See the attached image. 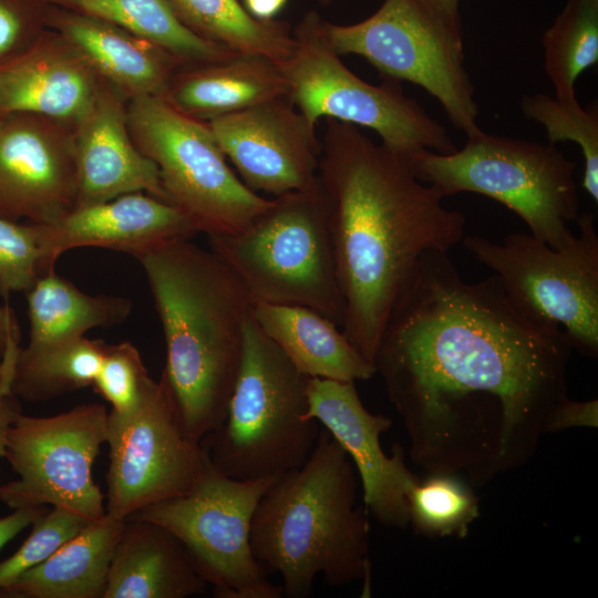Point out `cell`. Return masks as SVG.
<instances>
[{"mask_svg": "<svg viewBox=\"0 0 598 598\" xmlns=\"http://www.w3.org/2000/svg\"><path fill=\"white\" fill-rule=\"evenodd\" d=\"M125 522L105 513L43 563L0 590L1 598H103Z\"/></svg>", "mask_w": 598, "mask_h": 598, "instance_id": "25", "label": "cell"}, {"mask_svg": "<svg viewBox=\"0 0 598 598\" xmlns=\"http://www.w3.org/2000/svg\"><path fill=\"white\" fill-rule=\"evenodd\" d=\"M307 417L316 420L341 445L361 482L363 505L385 526L409 525V494L420 481L404 462L401 445L388 456L380 437L391 419L369 412L354 382L309 378Z\"/></svg>", "mask_w": 598, "mask_h": 598, "instance_id": "17", "label": "cell"}, {"mask_svg": "<svg viewBox=\"0 0 598 598\" xmlns=\"http://www.w3.org/2000/svg\"><path fill=\"white\" fill-rule=\"evenodd\" d=\"M251 315L262 331L308 378L368 380L375 368L338 326L319 311L297 305L254 302Z\"/></svg>", "mask_w": 598, "mask_h": 598, "instance_id": "24", "label": "cell"}, {"mask_svg": "<svg viewBox=\"0 0 598 598\" xmlns=\"http://www.w3.org/2000/svg\"><path fill=\"white\" fill-rule=\"evenodd\" d=\"M128 101L135 145L156 165L168 203L198 233L234 234L267 208L270 199L240 181L205 121L178 111L163 94Z\"/></svg>", "mask_w": 598, "mask_h": 598, "instance_id": "9", "label": "cell"}, {"mask_svg": "<svg viewBox=\"0 0 598 598\" xmlns=\"http://www.w3.org/2000/svg\"><path fill=\"white\" fill-rule=\"evenodd\" d=\"M542 45L555 96L575 97L577 79L598 61V0H567Z\"/></svg>", "mask_w": 598, "mask_h": 598, "instance_id": "30", "label": "cell"}, {"mask_svg": "<svg viewBox=\"0 0 598 598\" xmlns=\"http://www.w3.org/2000/svg\"><path fill=\"white\" fill-rule=\"evenodd\" d=\"M106 343L84 337L43 346L20 347L11 393L28 402H41L93 384Z\"/></svg>", "mask_w": 598, "mask_h": 598, "instance_id": "29", "label": "cell"}, {"mask_svg": "<svg viewBox=\"0 0 598 598\" xmlns=\"http://www.w3.org/2000/svg\"><path fill=\"white\" fill-rule=\"evenodd\" d=\"M523 114L546 131L549 144L574 142L581 151L585 169L581 185L598 202V111L582 107L575 97L563 99L544 93L526 95Z\"/></svg>", "mask_w": 598, "mask_h": 598, "instance_id": "32", "label": "cell"}, {"mask_svg": "<svg viewBox=\"0 0 598 598\" xmlns=\"http://www.w3.org/2000/svg\"><path fill=\"white\" fill-rule=\"evenodd\" d=\"M47 512L45 506L13 509V513L0 518V549L21 530Z\"/></svg>", "mask_w": 598, "mask_h": 598, "instance_id": "39", "label": "cell"}, {"mask_svg": "<svg viewBox=\"0 0 598 598\" xmlns=\"http://www.w3.org/2000/svg\"><path fill=\"white\" fill-rule=\"evenodd\" d=\"M168 52L184 65L212 62L236 53L207 41L177 16L171 0H60Z\"/></svg>", "mask_w": 598, "mask_h": 598, "instance_id": "27", "label": "cell"}, {"mask_svg": "<svg viewBox=\"0 0 598 598\" xmlns=\"http://www.w3.org/2000/svg\"><path fill=\"white\" fill-rule=\"evenodd\" d=\"M571 351L565 332L530 320L496 276L467 282L447 251L429 250L373 364L412 462L484 486L536 453L548 416L567 398Z\"/></svg>", "mask_w": 598, "mask_h": 598, "instance_id": "1", "label": "cell"}, {"mask_svg": "<svg viewBox=\"0 0 598 598\" xmlns=\"http://www.w3.org/2000/svg\"><path fill=\"white\" fill-rule=\"evenodd\" d=\"M163 95L178 111L206 122L287 97L288 85L276 62L236 53L223 60L181 66Z\"/></svg>", "mask_w": 598, "mask_h": 598, "instance_id": "22", "label": "cell"}, {"mask_svg": "<svg viewBox=\"0 0 598 598\" xmlns=\"http://www.w3.org/2000/svg\"><path fill=\"white\" fill-rule=\"evenodd\" d=\"M292 34L293 51L278 65L287 81L288 100L313 130L322 117L367 127L381 137V144L403 156L422 150L440 154L457 150L445 127L408 97L399 82L375 85L350 71L317 12H307Z\"/></svg>", "mask_w": 598, "mask_h": 598, "instance_id": "8", "label": "cell"}, {"mask_svg": "<svg viewBox=\"0 0 598 598\" xmlns=\"http://www.w3.org/2000/svg\"><path fill=\"white\" fill-rule=\"evenodd\" d=\"M286 3L287 0H244L246 10L259 20H272Z\"/></svg>", "mask_w": 598, "mask_h": 598, "instance_id": "42", "label": "cell"}, {"mask_svg": "<svg viewBox=\"0 0 598 598\" xmlns=\"http://www.w3.org/2000/svg\"><path fill=\"white\" fill-rule=\"evenodd\" d=\"M274 478L236 480L213 463L188 493L147 506L130 518L172 532L219 598H279L254 557L250 529L259 499Z\"/></svg>", "mask_w": 598, "mask_h": 598, "instance_id": "12", "label": "cell"}, {"mask_svg": "<svg viewBox=\"0 0 598 598\" xmlns=\"http://www.w3.org/2000/svg\"><path fill=\"white\" fill-rule=\"evenodd\" d=\"M32 40L28 37L20 10L10 0H0V63L24 49Z\"/></svg>", "mask_w": 598, "mask_h": 598, "instance_id": "37", "label": "cell"}, {"mask_svg": "<svg viewBox=\"0 0 598 598\" xmlns=\"http://www.w3.org/2000/svg\"><path fill=\"white\" fill-rule=\"evenodd\" d=\"M106 514L126 520L141 509L182 496L210 466L202 445L183 432L161 381H152L140 408L107 414Z\"/></svg>", "mask_w": 598, "mask_h": 598, "instance_id": "14", "label": "cell"}, {"mask_svg": "<svg viewBox=\"0 0 598 598\" xmlns=\"http://www.w3.org/2000/svg\"><path fill=\"white\" fill-rule=\"evenodd\" d=\"M10 393H11L10 386L7 383L4 372H3V368H2V364L0 362V396L6 395V394H10Z\"/></svg>", "mask_w": 598, "mask_h": 598, "instance_id": "43", "label": "cell"}, {"mask_svg": "<svg viewBox=\"0 0 598 598\" xmlns=\"http://www.w3.org/2000/svg\"><path fill=\"white\" fill-rule=\"evenodd\" d=\"M322 4H329L333 2L334 0H319Z\"/></svg>", "mask_w": 598, "mask_h": 598, "instance_id": "44", "label": "cell"}, {"mask_svg": "<svg viewBox=\"0 0 598 598\" xmlns=\"http://www.w3.org/2000/svg\"><path fill=\"white\" fill-rule=\"evenodd\" d=\"M91 522L60 506L38 517L32 530L20 548L0 563V590L10 586L24 571L43 563L62 545Z\"/></svg>", "mask_w": 598, "mask_h": 598, "instance_id": "34", "label": "cell"}, {"mask_svg": "<svg viewBox=\"0 0 598 598\" xmlns=\"http://www.w3.org/2000/svg\"><path fill=\"white\" fill-rule=\"evenodd\" d=\"M104 83L61 34L39 37L0 63V116L32 113L73 128Z\"/></svg>", "mask_w": 598, "mask_h": 598, "instance_id": "20", "label": "cell"}, {"mask_svg": "<svg viewBox=\"0 0 598 598\" xmlns=\"http://www.w3.org/2000/svg\"><path fill=\"white\" fill-rule=\"evenodd\" d=\"M73 128L32 113L0 116V217L52 224L76 206Z\"/></svg>", "mask_w": 598, "mask_h": 598, "instance_id": "15", "label": "cell"}, {"mask_svg": "<svg viewBox=\"0 0 598 598\" xmlns=\"http://www.w3.org/2000/svg\"><path fill=\"white\" fill-rule=\"evenodd\" d=\"M41 276V248L35 223L0 217V295L27 292Z\"/></svg>", "mask_w": 598, "mask_h": 598, "instance_id": "35", "label": "cell"}, {"mask_svg": "<svg viewBox=\"0 0 598 598\" xmlns=\"http://www.w3.org/2000/svg\"><path fill=\"white\" fill-rule=\"evenodd\" d=\"M152 381L137 348L124 341L106 344L92 386L111 404V412L128 415L140 408Z\"/></svg>", "mask_w": 598, "mask_h": 598, "instance_id": "33", "label": "cell"}, {"mask_svg": "<svg viewBox=\"0 0 598 598\" xmlns=\"http://www.w3.org/2000/svg\"><path fill=\"white\" fill-rule=\"evenodd\" d=\"M29 317L28 346L84 337L94 328H110L125 321L132 301L115 295H89L55 270L40 276L25 292Z\"/></svg>", "mask_w": 598, "mask_h": 598, "instance_id": "26", "label": "cell"}, {"mask_svg": "<svg viewBox=\"0 0 598 598\" xmlns=\"http://www.w3.org/2000/svg\"><path fill=\"white\" fill-rule=\"evenodd\" d=\"M240 181L275 197L318 183L321 140L288 97L206 121Z\"/></svg>", "mask_w": 598, "mask_h": 598, "instance_id": "16", "label": "cell"}, {"mask_svg": "<svg viewBox=\"0 0 598 598\" xmlns=\"http://www.w3.org/2000/svg\"><path fill=\"white\" fill-rule=\"evenodd\" d=\"M308 381L250 313L226 417L200 442L212 463L243 481L299 467L321 430L306 415Z\"/></svg>", "mask_w": 598, "mask_h": 598, "instance_id": "5", "label": "cell"}, {"mask_svg": "<svg viewBox=\"0 0 598 598\" xmlns=\"http://www.w3.org/2000/svg\"><path fill=\"white\" fill-rule=\"evenodd\" d=\"M59 30L102 80L128 100L163 94L175 71L184 65L151 42L91 16L62 18Z\"/></svg>", "mask_w": 598, "mask_h": 598, "instance_id": "23", "label": "cell"}, {"mask_svg": "<svg viewBox=\"0 0 598 598\" xmlns=\"http://www.w3.org/2000/svg\"><path fill=\"white\" fill-rule=\"evenodd\" d=\"M126 97L104 83L73 127L78 169L76 206L143 192L167 202L156 165L135 145L127 125Z\"/></svg>", "mask_w": 598, "mask_h": 598, "instance_id": "19", "label": "cell"}, {"mask_svg": "<svg viewBox=\"0 0 598 598\" xmlns=\"http://www.w3.org/2000/svg\"><path fill=\"white\" fill-rule=\"evenodd\" d=\"M208 240L254 302L308 307L341 326L343 302L319 182L270 199L239 231Z\"/></svg>", "mask_w": 598, "mask_h": 598, "instance_id": "6", "label": "cell"}, {"mask_svg": "<svg viewBox=\"0 0 598 598\" xmlns=\"http://www.w3.org/2000/svg\"><path fill=\"white\" fill-rule=\"evenodd\" d=\"M20 330L13 309L0 306V358L4 377L11 385L13 367L20 349Z\"/></svg>", "mask_w": 598, "mask_h": 598, "instance_id": "38", "label": "cell"}, {"mask_svg": "<svg viewBox=\"0 0 598 598\" xmlns=\"http://www.w3.org/2000/svg\"><path fill=\"white\" fill-rule=\"evenodd\" d=\"M318 182L343 302L342 332L373 364L421 257L460 243L465 217L445 207L403 155L332 118H326Z\"/></svg>", "mask_w": 598, "mask_h": 598, "instance_id": "2", "label": "cell"}, {"mask_svg": "<svg viewBox=\"0 0 598 598\" xmlns=\"http://www.w3.org/2000/svg\"><path fill=\"white\" fill-rule=\"evenodd\" d=\"M425 11L456 32L462 33L461 0H414Z\"/></svg>", "mask_w": 598, "mask_h": 598, "instance_id": "40", "label": "cell"}, {"mask_svg": "<svg viewBox=\"0 0 598 598\" xmlns=\"http://www.w3.org/2000/svg\"><path fill=\"white\" fill-rule=\"evenodd\" d=\"M404 157L413 174L444 198L463 192L493 198L553 248L574 237L569 224L579 217L576 164L554 144L482 130L453 153L422 150Z\"/></svg>", "mask_w": 598, "mask_h": 598, "instance_id": "7", "label": "cell"}, {"mask_svg": "<svg viewBox=\"0 0 598 598\" xmlns=\"http://www.w3.org/2000/svg\"><path fill=\"white\" fill-rule=\"evenodd\" d=\"M41 276L55 270L60 256L74 248L99 247L135 258L198 231L172 204L143 192L73 208L52 224H37Z\"/></svg>", "mask_w": 598, "mask_h": 598, "instance_id": "18", "label": "cell"}, {"mask_svg": "<svg viewBox=\"0 0 598 598\" xmlns=\"http://www.w3.org/2000/svg\"><path fill=\"white\" fill-rule=\"evenodd\" d=\"M21 414V408L12 393L0 396V457H4L10 427Z\"/></svg>", "mask_w": 598, "mask_h": 598, "instance_id": "41", "label": "cell"}, {"mask_svg": "<svg viewBox=\"0 0 598 598\" xmlns=\"http://www.w3.org/2000/svg\"><path fill=\"white\" fill-rule=\"evenodd\" d=\"M328 39L340 55L357 54L385 80L424 89L466 137L480 133L478 106L464 63L463 35L414 0H384L369 18L353 24L324 21Z\"/></svg>", "mask_w": 598, "mask_h": 598, "instance_id": "11", "label": "cell"}, {"mask_svg": "<svg viewBox=\"0 0 598 598\" xmlns=\"http://www.w3.org/2000/svg\"><path fill=\"white\" fill-rule=\"evenodd\" d=\"M408 503L409 524L429 537L463 538L480 516L478 498L456 474L430 473L411 489Z\"/></svg>", "mask_w": 598, "mask_h": 598, "instance_id": "31", "label": "cell"}, {"mask_svg": "<svg viewBox=\"0 0 598 598\" xmlns=\"http://www.w3.org/2000/svg\"><path fill=\"white\" fill-rule=\"evenodd\" d=\"M579 233L561 248L532 234L502 243L471 235L466 250L488 267L513 303L530 320L559 328L573 349L598 353V235L591 213L579 215Z\"/></svg>", "mask_w": 598, "mask_h": 598, "instance_id": "10", "label": "cell"}, {"mask_svg": "<svg viewBox=\"0 0 598 598\" xmlns=\"http://www.w3.org/2000/svg\"><path fill=\"white\" fill-rule=\"evenodd\" d=\"M183 23L200 38L234 53L265 56L277 64L293 51L285 21L259 20L238 0H171Z\"/></svg>", "mask_w": 598, "mask_h": 598, "instance_id": "28", "label": "cell"}, {"mask_svg": "<svg viewBox=\"0 0 598 598\" xmlns=\"http://www.w3.org/2000/svg\"><path fill=\"white\" fill-rule=\"evenodd\" d=\"M136 259L165 338L159 381L183 432L200 443L226 417L254 301L220 256L190 239Z\"/></svg>", "mask_w": 598, "mask_h": 598, "instance_id": "3", "label": "cell"}, {"mask_svg": "<svg viewBox=\"0 0 598 598\" xmlns=\"http://www.w3.org/2000/svg\"><path fill=\"white\" fill-rule=\"evenodd\" d=\"M357 471L321 427L308 458L275 477L255 509L250 545L282 594L306 598L322 576L333 587L370 580L368 511L357 504Z\"/></svg>", "mask_w": 598, "mask_h": 598, "instance_id": "4", "label": "cell"}, {"mask_svg": "<svg viewBox=\"0 0 598 598\" xmlns=\"http://www.w3.org/2000/svg\"><path fill=\"white\" fill-rule=\"evenodd\" d=\"M107 411L81 404L52 416L22 413L8 432L4 458L18 475L0 485L11 509L45 505L68 508L89 520L106 513L92 467L106 442Z\"/></svg>", "mask_w": 598, "mask_h": 598, "instance_id": "13", "label": "cell"}, {"mask_svg": "<svg viewBox=\"0 0 598 598\" xmlns=\"http://www.w3.org/2000/svg\"><path fill=\"white\" fill-rule=\"evenodd\" d=\"M598 401H573L565 398L551 411L546 422V433L570 427H597Z\"/></svg>", "mask_w": 598, "mask_h": 598, "instance_id": "36", "label": "cell"}, {"mask_svg": "<svg viewBox=\"0 0 598 598\" xmlns=\"http://www.w3.org/2000/svg\"><path fill=\"white\" fill-rule=\"evenodd\" d=\"M184 544L162 525L126 519L103 598H186L206 591Z\"/></svg>", "mask_w": 598, "mask_h": 598, "instance_id": "21", "label": "cell"}]
</instances>
